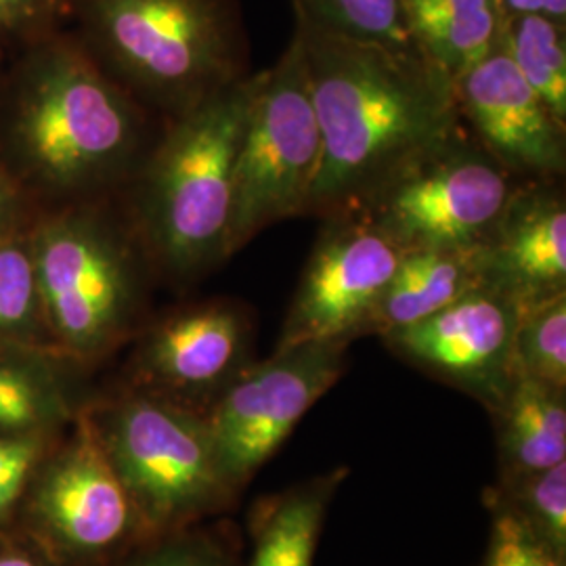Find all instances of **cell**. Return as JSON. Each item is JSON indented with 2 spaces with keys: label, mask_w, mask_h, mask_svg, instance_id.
<instances>
[{
  "label": "cell",
  "mask_w": 566,
  "mask_h": 566,
  "mask_svg": "<svg viewBox=\"0 0 566 566\" xmlns=\"http://www.w3.org/2000/svg\"><path fill=\"white\" fill-rule=\"evenodd\" d=\"M322 135L306 217L355 214L411 164L465 137L455 82L422 51L353 41L296 18Z\"/></svg>",
  "instance_id": "obj_1"
},
{
  "label": "cell",
  "mask_w": 566,
  "mask_h": 566,
  "mask_svg": "<svg viewBox=\"0 0 566 566\" xmlns=\"http://www.w3.org/2000/svg\"><path fill=\"white\" fill-rule=\"evenodd\" d=\"M139 112L76 34L28 42L15 78L9 147L28 181L78 196L120 179L142 149Z\"/></svg>",
  "instance_id": "obj_2"
},
{
  "label": "cell",
  "mask_w": 566,
  "mask_h": 566,
  "mask_svg": "<svg viewBox=\"0 0 566 566\" xmlns=\"http://www.w3.org/2000/svg\"><path fill=\"white\" fill-rule=\"evenodd\" d=\"M76 39L172 120L248 76L240 0H76Z\"/></svg>",
  "instance_id": "obj_3"
},
{
  "label": "cell",
  "mask_w": 566,
  "mask_h": 566,
  "mask_svg": "<svg viewBox=\"0 0 566 566\" xmlns=\"http://www.w3.org/2000/svg\"><path fill=\"white\" fill-rule=\"evenodd\" d=\"M263 72L172 120L143 170L139 227L166 273L193 280L227 261L233 175Z\"/></svg>",
  "instance_id": "obj_4"
},
{
  "label": "cell",
  "mask_w": 566,
  "mask_h": 566,
  "mask_svg": "<svg viewBox=\"0 0 566 566\" xmlns=\"http://www.w3.org/2000/svg\"><path fill=\"white\" fill-rule=\"evenodd\" d=\"M93 424L143 528L189 525L240 497L224 481L200 411L142 390L103 409Z\"/></svg>",
  "instance_id": "obj_5"
},
{
  "label": "cell",
  "mask_w": 566,
  "mask_h": 566,
  "mask_svg": "<svg viewBox=\"0 0 566 566\" xmlns=\"http://www.w3.org/2000/svg\"><path fill=\"white\" fill-rule=\"evenodd\" d=\"M322 160V135L301 34L263 70L233 175L227 259L261 231L303 217Z\"/></svg>",
  "instance_id": "obj_6"
},
{
  "label": "cell",
  "mask_w": 566,
  "mask_h": 566,
  "mask_svg": "<svg viewBox=\"0 0 566 566\" xmlns=\"http://www.w3.org/2000/svg\"><path fill=\"white\" fill-rule=\"evenodd\" d=\"M42 315L78 355L109 348L137 304L135 256L118 229L91 208L70 210L30 235Z\"/></svg>",
  "instance_id": "obj_7"
},
{
  "label": "cell",
  "mask_w": 566,
  "mask_h": 566,
  "mask_svg": "<svg viewBox=\"0 0 566 566\" xmlns=\"http://www.w3.org/2000/svg\"><path fill=\"white\" fill-rule=\"evenodd\" d=\"M521 182L465 135L411 164L355 214L401 252L472 250L485 242Z\"/></svg>",
  "instance_id": "obj_8"
},
{
  "label": "cell",
  "mask_w": 566,
  "mask_h": 566,
  "mask_svg": "<svg viewBox=\"0 0 566 566\" xmlns=\"http://www.w3.org/2000/svg\"><path fill=\"white\" fill-rule=\"evenodd\" d=\"M346 340L275 348L248 365L206 413L217 462L240 495L325 392L343 378Z\"/></svg>",
  "instance_id": "obj_9"
},
{
  "label": "cell",
  "mask_w": 566,
  "mask_h": 566,
  "mask_svg": "<svg viewBox=\"0 0 566 566\" xmlns=\"http://www.w3.org/2000/svg\"><path fill=\"white\" fill-rule=\"evenodd\" d=\"M401 254L361 214L324 219L275 348L361 338L365 319L392 280Z\"/></svg>",
  "instance_id": "obj_10"
},
{
  "label": "cell",
  "mask_w": 566,
  "mask_h": 566,
  "mask_svg": "<svg viewBox=\"0 0 566 566\" xmlns=\"http://www.w3.org/2000/svg\"><path fill=\"white\" fill-rule=\"evenodd\" d=\"M521 311L510 294L481 283L424 322L382 336V343L405 364L491 411L521 376L514 359Z\"/></svg>",
  "instance_id": "obj_11"
},
{
  "label": "cell",
  "mask_w": 566,
  "mask_h": 566,
  "mask_svg": "<svg viewBox=\"0 0 566 566\" xmlns=\"http://www.w3.org/2000/svg\"><path fill=\"white\" fill-rule=\"evenodd\" d=\"M256 325L231 301L198 304L164 319L143 340L139 376L154 392L193 411L208 409L254 364Z\"/></svg>",
  "instance_id": "obj_12"
},
{
  "label": "cell",
  "mask_w": 566,
  "mask_h": 566,
  "mask_svg": "<svg viewBox=\"0 0 566 566\" xmlns=\"http://www.w3.org/2000/svg\"><path fill=\"white\" fill-rule=\"evenodd\" d=\"M455 88L476 143L514 177L558 181L565 175L566 124L521 76L504 41L472 65Z\"/></svg>",
  "instance_id": "obj_13"
},
{
  "label": "cell",
  "mask_w": 566,
  "mask_h": 566,
  "mask_svg": "<svg viewBox=\"0 0 566 566\" xmlns=\"http://www.w3.org/2000/svg\"><path fill=\"white\" fill-rule=\"evenodd\" d=\"M481 282L521 306L566 294V198L558 181H525L476 248Z\"/></svg>",
  "instance_id": "obj_14"
},
{
  "label": "cell",
  "mask_w": 566,
  "mask_h": 566,
  "mask_svg": "<svg viewBox=\"0 0 566 566\" xmlns=\"http://www.w3.org/2000/svg\"><path fill=\"white\" fill-rule=\"evenodd\" d=\"M39 510L61 539L81 552L116 546L143 526L91 418L42 481Z\"/></svg>",
  "instance_id": "obj_15"
},
{
  "label": "cell",
  "mask_w": 566,
  "mask_h": 566,
  "mask_svg": "<svg viewBox=\"0 0 566 566\" xmlns=\"http://www.w3.org/2000/svg\"><path fill=\"white\" fill-rule=\"evenodd\" d=\"M348 474L340 465L263 497L250 512L242 566H315L327 512Z\"/></svg>",
  "instance_id": "obj_16"
},
{
  "label": "cell",
  "mask_w": 566,
  "mask_h": 566,
  "mask_svg": "<svg viewBox=\"0 0 566 566\" xmlns=\"http://www.w3.org/2000/svg\"><path fill=\"white\" fill-rule=\"evenodd\" d=\"M481 283L476 248L403 252L392 280L365 319L361 338H382L424 322Z\"/></svg>",
  "instance_id": "obj_17"
},
{
  "label": "cell",
  "mask_w": 566,
  "mask_h": 566,
  "mask_svg": "<svg viewBox=\"0 0 566 566\" xmlns=\"http://www.w3.org/2000/svg\"><path fill=\"white\" fill-rule=\"evenodd\" d=\"M489 416L495 428L497 479L566 462V388L518 376Z\"/></svg>",
  "instance_id": "obj_18"
},
{
  "label": "cell",
  "mask_w": 566,
  "mask_h": 566,
  "mask_svg": "<svg viewBox=\"0 0 566 566\" xmlns=\"http://www.w3.org/2000/svg\"><path fill=\"white\" fill-rule=\"evenodd\" d=\"M418 49L453 82L486 57L504 32L497 0H401Z\"/></svg>",
  "instance_id": "obj_19"
},
{
  "label": "cell",
  "mask_w": 566,
  "mask_h": 566,
  "mask_svg": "<svg viewBox=\"0 0 566 566\" xmlns=\"http://www.w3.org/2000/svg\"><path fill=\"white\" fill-rule=\"evenodd\" d=\"M565 25L539 15L506 18L502 41L521 76L566 124Z\"/></svg>",
  "instance_id": "obj_20"
},
{
  "label": "cell",
  "mask_w": 566,
  "mask_h": 566,
  "mask_svg": "<svg viewBox=\"0 0 566 566\" xmlns=\"http://www.w3.org/2000/svg\"><path fill=\"white\" fill-rule=\"evenodd\" d=\"M485 502L506 507L537 539L566 558V462L497 479L486 489Z\"/></svg>",
  "instance_id": "obj_21"
},
{
  "label": "cell",
  "mask_w": 566,
  "mask_h": 566,
  "mask_svg": "<svg viewBox=\"0 0 566 566\" xmlns=\"http://www.w3.org/2000/svg\"><path fill=\"white\" fill-rule=\"evenodd\" d=\"M294 18L353 41L399 51H420L405 20L401 0H292Z\"/></svg>",
  "instance_id": "obj_22"
},
{
  "label": "cell",
  "mask_w": 566,
  "mask_h": 566,
  "mask_svg": "<svg viewBox=\"0 0 566 566\" xmlns=\"http://www.w3.org/2000/svg\"><path fill=\"white\" fill-rule=\"evenodd\" d=\"M514 359L521 376L566 388V294L523 306Z\"/></svg>",
  "instance_id": "obj_23"
},
{
  "label": "cell",
  "mask_w": 566,
  "mask_h": 566,
  "mask_svg": "<svg viewBox=\"0 0 566 566\" xmlns=\"http://www.w3.org/2000/svg\"><path fill=\"white\" fill-rule=\"evenodd\" d=\"M41 315L30 238L15 233L0 240V340L30 334Z\"/></svg>",
  "instance_id": "obj_24"
},
{
  "label": "cell",
  "mask_w": 566,
  "mask_h": 566,
  "mask_svg": "<svg viewBox=\"0 0 566 566\" xmlns=\"http://www.w3.org/2000/svg\"><path fill=\"white\" fill-rule=\"evenodd\" d=\"M60 388L39 367L0 359V430H32L57 418Z\"/></svg>",
  "instance_id": "obj_25"
},
{
  "label": "cell",
  "mask_w": 566,
  "mask_h": 566,
  "mask_svg": "<svg viewBox=\"0 0 566 566\" xmlns=\"http://www.w3.org/2000/svg\"><path fill=\"white\" fill-rule=\"evenodd\" d=\"M489 510V542L479 566H566L565 556L556 554L537 539L506 507L485 502Z\"/></svg>",
  "instance_id": "obj_26"
},
{
  "label": "cell",
  "mask_w": 566,
  "mask_h": 566,
  "mask_svg": "<svg viewBox=\"0 0 566 566\" xmlns=\"http://www.w3.org/2000/svg\"><path fill=\"white\" fill-rule=\"evenodd\" d=\"M242 549L238 531L217 528L172 539L130 566H242Z\"/></svg>",
  "instance_id": "obj_27"
},
{
  "label": "cell",
  "mask_w": 566,
  "mask_h": 566,
  "mask_svg": "<svg viewBox=\"0 0 566 566\" xmlns=\"http://www.w3.org/2000/svg\"><path fill=\"white\" fill-rule=\"evenodd\" d=\"M76 0H0V36L32 42L72 20Z\"/></svg>",
  "instance_id": "obj_28"
},
{
  "label": "cell",
  "mask_w": 566,
  "mask_h": 566,
  "mask_svg": "<svg viewBox=\"0 0 566 566\" xmlns=\"http://www.w3.org/2000/svg\"><path fill=\"white\" fill-rule=\"evenodd\" d=\"M39 443L25 437H0V514L15 502L36 460Z\"/></svg>",
  "instance_id": "obj_29"
},
{
  "label": "cell",
  "mask_w": 566,
  "mask_h": 566,
  "mask_svg": "<svg viewBox=\"0 0 566 566\" xmlns=\"http://www.w3.org/2000/svg\"><path fill=\"white\" fill-rule=\"evenodd\" d=\"M21 196L18 185L0 170V240L18 233L21 219Z\"/></svg>",
  "instance_id": "obj_30"
},
{
  "label": "cell",
  "mask_w": 566,
  "mask_h": 566,
  "mask_svg": "<svg viewBox=\"0 0 566 566\" xmlns=\"http://www.w3.org/2000/svg\"><path fill=\"white\" fill-rule=\"evenodd\" d=\"M497 2L506 18L539 15V18L566 23V0H497Z\"/></svg>",
  "instance_id": "obj_31"
},
{
  "label": "cell",
  "mask_w": 566,
  "mask_h": 566,
  "mask_svg": "<svg viewBox=\"0 0 566 566\" xmlns=\"http://www.w3.org/2000/svg\"><path fill=\"white\" fill-rule=\"evenodd\" d=\"M0 566H39L34 560L18 556V554H9V556H0Z\"/></svg>",
  "instance_id": "obj_32"
}]
</instances>
